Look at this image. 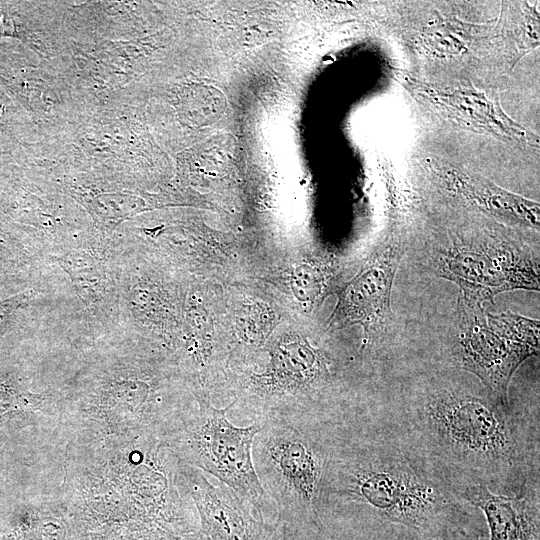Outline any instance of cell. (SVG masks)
<instances>
[{
    "label": "cell",
    "mask_w": 540,
    "mask_h": 540,
    "mask_svg": "<svg viewBox=\"0 0 540 540\" xmlns=\"http://www.w3.org/2000/svg\"><path fill=\"white\" fill-rule=\"evenodd\" d=\"M457 492L464 502L483 511L489 540H540L539 477L529 480L518 495L494 493L480 484Z\"/></svg>",
    "instance_id": "ba28073f"
},
{
    "label": "cell",
    "mask_w": 540,
    "mask_h": 540,
    "mask_svg": "<svg viewBox=\"0 0 540 540\" xmlns=\"http://www.w3.org/2000/svg\"><path fill=\"white\" fill-rule=\"evenodd\" d=\"M451 484L403 436L329 428L322 514L336 503L368 506L383 519L432 540L466 517Z\"/></svg>",
    "instance_id": "7a4b0ae2"
},
{
    "label": "cell",
    "mask_w": 540,
    "mask_h": 540,
    "mask_svg": "<svg viewBox=\"0 0 540 540\" xmlns=\"http://www.w3.org/2000/svg\"><path fill=\"white\" fill-rule=\"evenodd\" d=\"M434 271L460 288L459 301L483 307L516 289L539 290L538 264L506 243L456 242L433 259Z\"/></svg>",
    "instance_id": "8992f818"
},
{
    "label": "cell",
    "mask_w": 540,
    "mask_h": 540,
    "mask_svg": "<svg viewBox=\"0 0 540 540\" xmlns=\"http://www.w3.org/2000/svg\"><path fill=\"white\" fill-rule=\"evenodd\" d=\"M433 540H487L463 528L462 525L451 526L443 530Z\"/></svg>",
    "instance_id": "8fae6325"
},
{
    "label": "cell",
    "mask_w": 540,
    "mask_h": 540,
    "mask_svg": "<svg viewBox=\"0 0 540 540\" xmlns=\"http://www.w3.org/2000/svg\"><path fill=\"white\" fill-rule=\"evenodd\" d=\"M330 423L266 420L254 438V468L276 507L275 525L284 533H309L322 526Z\"/></svg>",
    "instance_id": "3957f363"
},
{
    "label": "cell",
    "mask_w": 540,
    "mask_h": 540,
    "mask_svg": "<svg viewBox=\"0 0 540 540\" xmlns=\"http://www.w3.org/2000/svg\"><path fill=\"white\" fill-rule=\"evenodd\" d=\"M401 257L399 245H389L372 257L347 288L340 315L364 326L367 332L383 329L391 316V291Z\"/></svg>",
    "instance_id": "9c48e42d"
},
{
    "label": "cell",
    "mask_w": 540,
    "mask_h": 540,
    "mask_svg": "<svg viewBox=\"0 0 540 540\" xmlns=\"http://www.w3.org/2000/svg\"><path fill=\"white\" fill-rule=\"evenodd\" d=\"M186 471L203 540H278L277 526L257 518L229 487L212 484L194 468Z\"/></svg>",
    "instance_id": "52a82bcc"
},
{
    "label": "cell",
    "mask_w": 540,
    "mask_h": 540,
    "mask_svg": "<svg viewBox=\"0 0 540 540\" xmlns=\"http://www.w3.org/2000/svg\"><path fill=\"white\" fill-rule=\"evenodd\" d=\"M398 414L405 439L456 490L519 494L539 477L538 432L483 385L429 381L405 395Z\"/></svg>",
    "instance_id": "6da1fadb"
},
{
    "label": "cell",
    "mask_w": 540,
    "mask_h": 540,
    "mask_svg": "<svg viewBox=\"0 0 540 540\" xmlns=\"http://www.w3.org/2000/svg\"><path fill=\"white\" fill-rule=\"evenodd\" d=\"M293 277V285L296 286V295L301 300L313 302L320 295L323 278L318 269L304 264L296 268V273Z\"/></svg>",
    "instance_id": "30bf717a"
},
{
    "label": "cell",
    "mask_w": 540,
    "mask_h": 540,
    "mask_svg": "<svg viewBox=\"0 0 540 540\" xmlns=\"http://www.w3.org/2000/svg\"><path fill=\"white\" fill-rule=\"evenodd\" d=\"M198 410L186 420L179 446L185 458L229 487L255 516L269 522L276 507L262 488L256 474L252 445L263 423L253 421L239 427L228 420L224 409L216 408L209 398H197Z\"/></svg>",
    "instance_id": "277c9868"
},
{
    "label": "cell",
    "mask_w": 540,
    "mask_h": 540,
    "mask_svg": "<svg viewBox=\"0 0 540 540\" xmlns=\"http://www.w3.org/2000/svg\"><path fill=\"white\" fill-rule=\"evenodd\" d=\"M460 333L454 363L474 376L495 398L509 404L513 373L539 354V321L510 311L491 314L483 307L458 301Z\"/></svg>",
    "instance_id": "5b68a950"
}]
</instances>
